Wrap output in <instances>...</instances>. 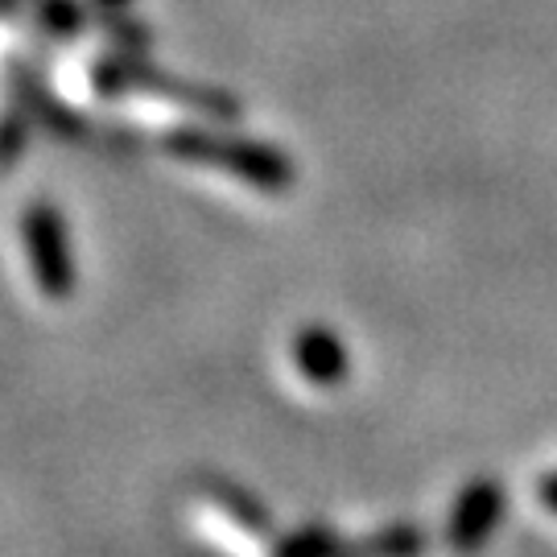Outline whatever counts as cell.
<instances>
[{
	"label": "cell",
	"instance_id": "cell-7",
	"mask_svg": "<svg viewBox=\"0 0 557 557\" xmlns=\"http://www.w3.org/2000/svg\"><path fill=\"white\" fill-rule=\"evenodd\" d=\"M21 149H25V120L4 116L0 120V161H4V165H9V161H17Z\"/></svg>",
	"mask_w": 557,
	"mask_h": 557
},
{
	"label": "cell",
	"instance_id": "cell-2",
	"mask_svg": "<svg viewBox=\"0 0 557 557\" xmlns=\"http://www.w3.org/2000/svg\"><path fill=\"white\" fill-rule=\"evenodd\" d=\"M91 87L100 91V96H124V91H158V96H170V100L186 103V108H195L202 116H215V120H232L239 112L236 100L232 96H223V91H211V87H190V83L174 79V75H165L158 66H149L145 59L137 54H108L91 66Z\"/></svg>",
	"mask_w": 557,
	"mask_h": 557
},
{
	"label": "cell",
	"instance_id": "cell-5",
	"mask_svg": "<svg viewBox=\"0 0 557 557\" xmlns=\"http://www.w3.org/2000/svg\"><path fill=\"white\" fill-rule=\"evenodd\" d=\"M294 359H298V372L314 384H338L343 380V351H338V338H331L326 331H306L294 343Z\"/></svg>",
	"mask_w": 557,
	"mask_h": 557
},
{
	"label": "cell",
	"instance_id": "cell-3",
	"mask_svg": "<svg viewBox=\"0 0 557 557\" xmlns=\"http://www.w3.org/2000/svg\"><path fill=\"white\" fill-rule=\"evenodd\" d=\"M21 244H25V260L34 285L50 301H66L79 285V264H75V248H71V232L59 207L50 202H34L21 220Z\"/></svg>",
	"mask_w": 557,
	"mask_h": 557
},
{
	"label": "cell",
	"instance_id": "cell-10",
	"mask_svg": "<svg viewBox=\"0 0 557 557\" xmlns=\"http://www.w3.org/2000/svg\"><path fill=\"white\" fill-rule=\"evenodd\" d=\"M545 499L554 504V512H557V483H549V487H545Z\"/></svg>",
	"mask_w": 557,
	"mask_h": 557
},
{
	"label": "cell",
	"instance_id": "cell-8",
	"mask_svg": "<svg viewBox=\"0 0 557 557\" xmlns=\"http://www.w3.org/2000/svg\"><path fill=\"white\" fill-rule=\"evenodd\" d=\"M96 4H100L103 13H124V9L133 4V0H96Z\"/></svg>",
	"mask_w": 557,
	"mask_h": 557
},
{
	"label": "cell",
	"instance_id": "cell-6",
	"mask_svg": "<svg viewBox=\"0 0 557 557\" xmlns=\"http://www.w3.org/2000/svg\"><path fill=\"white\" fill-rule=\"evenodd\" d=\"M38 21L54 38H79L87 29V9L83 0H38Z\"/></svg>",
	"mask_w": 557,
	"mask_h": 557
},
{
	"label": "cell",
	"instance_id": "cell-4",
	"mask_svg": "<svg viewBox=\"0 0 557 557\" xmlns=\"http://www.w3.org/2000/svg\"><path fill=\"white\" fill-rule=\"evenodd\" d=\"M190 524L211 549L227 557H260L269 545L260 517L236 496H199L190 504Z\"/></svg>",
	"mask_w": 557,
	"mask_h": 557
},
{
	"label": "cell",
	"instance_id": "cell-1",
	"mask_svg": "<svg viewBox=\"0 0 557 557\" xmlns=\"http://www.w3.org/2000/svg\"><path fill=\"white\" fill-rule=\"evenodd\" d=\"M161 149L174 161L186 165H211V170H227L239 182L257 186L277 195L294 182V170L285 153H277L273 145H260V140L236 137V133H223V128H202V124H178L161 137Z\"/></svg>",
	"mask_w": 557,
	"mask_h": 557
},
{
	"label": "cell",
	"instance_id": "cell-9",
	"mask_svg": "<svg viewBox=\"0 0 557 557\" xmlns=\"http://www.w3.org/2000/svg\"><path fill=\"white\" fill-rule=\"evenodd\" d=\"M13 9H17V0H0V17H9Z\"/></svg>",
	"mask_w": 557,
	"mask_h": 557
}]
</instances>
